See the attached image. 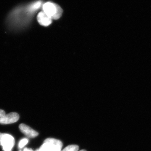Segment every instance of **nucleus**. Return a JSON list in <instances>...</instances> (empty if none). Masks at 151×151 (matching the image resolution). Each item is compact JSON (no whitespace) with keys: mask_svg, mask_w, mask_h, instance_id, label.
Listing matches in <instances>:
<instances>
[{"mask_svg":"<svg viewBox=\"0 0 151 151\" xmlns=\"http://www.w3.org/2000/svg\"><path fill=\"white\" fill-rule=\"evenodd\" d=\"M36 151H39V149H38V150H37Z\"/></svg>","mask_w":151,"mask_h":151,"instance_id":"nucleus-13","label":"nucleus"},{"mask_svg":"<svg viewBox=\"0 0 151 151\" xmlns=\"http://www.w3.org/2000/svg\"><path fill=\"white\" fill-rule=\"evenodd\" d=\"M86 151V150H81V151Z\"/></svg>","mask_w":151,"mask_h":151,"instance_id":"nucleus-12","label":"nucleus"},{"mask_svg":"<svg viewBox=\"0 0 151 151\" xmlns=\"http://www.w3.org/2000/svg\"><path fill=\"white\" fill-rule=\"evenodd\" d=\"M62 147L61 141L56 139L48 138L44 141L39 150L40 151H62Z\"/></svg>","mask_w":151,"mask_h":151,"instance_id":"nucleus-2","label":"nucleus"},{"mask_svg":"<svg viewBox=\"0 0 151 151\" xmlns=\"http://www.w3.org/2000/svg\"><path fill=\"white\" fill-rule=\"evenodd\" d=\"M15 145V139L12 135L5 134L1 141V146L4 151H11Z\"/></svg>","mask_w":151,"mask_h":151,"instance_id":"nucleus-3","label":"nucleus"},{"mask_svg":"<svg viewBox=\"0 0 151 151\" xmlns=\"http://www.w3.org/2000/svg\"><path fill=\"white\" fill-rule=\"evenodd\" d=\"M28 142V140L27 139H23L21 140L19 143V148H22L24 147Z\"/></svg>","mask_w":151,"mask_h":151,"instance_id":"nucleus-8","label":"nucleus"},{"mask_svg":"<svg viewBox=\"0 0 151 151\" xmlns=\"http://www.w3.org/2000/svg\"><path fill=\"white\" fill-rule=\"evenodd\" d=\"M4 134V133H0V145H1V141L2 138Z\"/></svg>","mask_w":151,"mask_h":151,"instance_id":"nucleus-10","label":"nucleus"},{"mask_svg":"<svg viewBox=\"0 0 151 151\" xmlns=\"http://www.w3.org/2000/svg\"><path fill=\"white\" fill-rule=\"evenodd\" d=\"M24 151H33L32 150V149H28V148H24Z\"/></svg>","mask_w":151,"mask_h":151,"instance_id":"nucleus-11","label":"nucleus"},{"mask_svg":"<svg viewBox=\"0 0 151 151\" xmlns=\"http://www.w3.org/2000/svg\"><path fill=\"white\" fill-rule=\"evenodd\" d=\"M42 12L52 19L57 20L62 16L63 9L58 5L51 1L44 3L42 6Z\"/></svg>","mask_w":151,"mask_h":151,"instance_id":"nucleus-1","label":"nucleus"},{"mask_svg":"<svg viewBox=\"0 0 151 151\" xmlns=\"http://www.w3.org/2000/svg\"><path fill=\"white\" fill-rule=\"evenodd\" d=\"M19 116L17 113L12 112L6 114L0 119V124H13L18 121Z\"/></svg>","mask_w":151,"mask_h":151,"instance_id":"nucleus-4","label":"nucleus"},{"mask_svg":"<svg viewBox=\"0 0 151 151\" xmlns=\"http://www.w3.org/2000/svg\"><path fill=\"white\" fill-rule=\"evenodd\" d=\"M37 19L39 23L44 27L48 26L52 22V19L42 11L40 12L38 14Z\"/></svg>","mask_w":151,"mask_h":151,"instance_id":"nucleus-6","label":"nucleus"},{"mask_svg":"<svg viewBox=\"0 0 151 151\" xmlns=\"http://www.w3.org/2000/svg\"><path fill=\"white\" fill-rule=\"evenodd\" d=\"M6 115L5 112L4 110L0 109V119Z\"/></svg>","mask_w":151,"mask_h":151,"instance_id":"nucleus-9","label":"nucleus"},{"mask_svg":"<svg viewBox=\"0 0 151 151\" xmlns=\"http://www.w3.org/2000/svg\"><path fill=\"white\" fill-rule=\"evenodd\" d=\"M19 129L21 132L29 138H35L37 137L38 133L33 129L25 125L22 124L19 126Z\"/></svg>","mask_w":151,"mask_h":151,"instance_id":"nucleus-5","label":"nucleus"},{"mask_svg":"<svg viewBox=\"0 0 151 151\" xmlns=\"http://www.w3.org/2000/svg\"></svg>","mask_w":151,"mask_h":151,"instance_id":"nucleus-14","label":"nucleus"},{"mask_svg":"<svg viewBox=\"0 0 151 151\" xmlns=\"http://www.w3.org/2000/svg\"><path fill=\"white\" fill-rule=\"evenodd\" d=\"M79 147L76 145H70L67 146L62 151H78Z\"/></svg>","mask_w":151,"mask_h":151,"instance_id":"nucleus-7","label":"nucleus"}]
</instances>
